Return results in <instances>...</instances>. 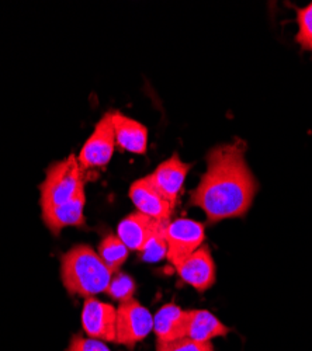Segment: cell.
I'll return each mask as SVG.
<instances>
[{
  "label": "cell",
  "mask_w": 312,
  "mask_h": 351,
  "mask_svg": "<svg viewBox=\"0 0 312 351\" xmlns=\"http://www.w3.org/2000/svg\"><path fill=\"white\" fill-rule=\"evenodd\" d=\"M97 254L112 273H117L128 258L130 250L117 235H111L110 233L100 242Z\"/></svg>",
  "instance_id": "16"
},
{
  "label": "cell",
  "mask_w": 312,
  "mask_h": 351,
  "mask_svg": "<svg viewBox=\"0 0 312 351\" xmlns=\"http://www.w3.org/2000/svg\"><path fill=\"white\" fill-rule=\"evenodd\" d=\"M67 351H111L103 341L91 337H82L79 335L71 339Z\"/></svg>",
  "instance_id": "21"
},
{
  "label": "cell",
  "mask_w": 312,
  "mask_h": 351,
  "mask_svg": "<svg viewBox=\"0 0 312 351\" xmlns=\"http://www.w3.org/2000/svg\"><path fill=\"white\" fill-rule=\"evenodd\" d=\"M206 228L202 222L190 218H178L170 221L166 229L167 260L176 270L183 263L204 245Z\"/></svg>",
  "instance_id": "4"
},
{
  "label": "cell",
  "mask_w": 312,
  "mask_h": 351,
  "mask_svg": "<svg viewBox=\"0 0 312 351\" xmlns=\"http://www.w3.org/2000/svg\"><path fill=\"white\" fill-rule=\"evenodd\" d=\"M160 221L154 219L148 215L141 214L138 211L125 217L117 228V237L131 252H141L154 230L158 228Z\"/></svg>",
  "instance_id": "13"
},
{
  "label": "cell",
  "mask_w": 312,
  "mask_h": 351,
  "mask_svg": "<svg viewBox=\"0 0 312 351\" xmlns=\"http://www.w3.org/2000/svg\"><path fill=\"white\" fill-rule=\"evenodd\" d=\"M117 308L101 302L96 297L84 300L82 311V326L88 337L100 341H116Z\"/></svg>",
  "instance_id": "7"
},
{
  "label": "cell",
  "mask_w": 312,
  "mask_h": 351,
  "mask_svg": "<svg viewBox=\"0 0 312 351\" xmlns=\"http://www.w3.org/2000/svg\"><path fill=\"white\" fill-rule=\"evenodd\" d=\"M190 169L191 165L183 162L180 156L175 154L162 162L147 178L152 187L175 208Z\"/></svg>",
  "instance_id": "8"
},
{
  "label": "cell",
  "mask_w": 312,
  "mask_h": 351,
  "mask_svg": "<svg viewBox=\"0 0 312 351\" xmlns=\"http://www.w3.org/2000/svg\"><path fill=\"white\" fill-rule=\"evenodd\" d=\"M84 191V176L76 156L53 163L41 184V210L62 206Z\"/></svg>",
  "instance_id": "3"
},
{
  "label": "cell",
  "mask_w": 312,
  "mask_h": 351,
  "mask_svg": "<svg viewBox=\"0 0 312 351\" xmlns=\"http://www.w3.org/2000/svg\"><path fill=\"white\" fill-rule=\"evenodd\" d=\"M154 332V316L135 298L121 302L117 308L116 341L132 348Z\"/></svg>",
  "instance_id": "5"
},
{
  "label": "cell",
  "mask_w": 312,
  "mask_h": 351,
  "mask_svg": "<svg viewBox=\"0 0 312 351\" xmlns=\"http://www.w3.org/2000/svg\"><path fill=\"white\" fill-rule=\"evenodd\" d=\"M297 43L307 51H312V2L297 10Z\"/></svg>",
  "instance_id": "19"
},
{
  "label": "cell",
  "mask_w": 312,
  "mask_h": 351,
  "mask_svg": "<svg viewBox=\"0 0 312 351\" xmlns=\"http://www.w3.org/2000/svg\"><path fill=\"white\" fill-rule=\"evenodd\" d=\"M128 195L138 213L158 221H170L173 207L152 187L148 178L134 182Z\"/></svg>",
  "instance_id": "10"
},
{
  "label": "cell",
  "mask_w": 312,
  "mask_h": 351,
  "mask_svg": "<svg viewBox=\"0 0 312 351\" xmlns=\"http://www.w3.org/2000/svg\"><path fill=\"white\" fill-rule=\"evenodd\" d=\"M176 271L186 284L198 292H204L215 284V263L206 245L195 250Z\"/></svg>",
  "instance_id": "9"
},
{
  "label": "cell",
  "mask_w": 312,
  "mask_h": 351,
  "mask_svg": "<svg viewBox=\"0 0 312 351\" xmlns=\"http://www.w3.org/2000/svg\"><path fill=\"white\" fill-rule=\"evenodd\" d=\"M258 183L245 160L243 145H219L207 155V170L190 194V204L200 208L210 223L246 215Z\"/></svg>",
  "instance_id": "1"
},
{
  "label": "cell",
  "mask_w": 312,
  "mask_h": 351,
  "mask_svg": "<svg viewBox=\"0 0 312 351\" xmlns=\"http://www.w3.org/2000/svg\"><path fill=\"white\" fill-rule=\"evenodd\" d=\"M116 146L121 151L144 155L148 149V130L145 125L130 119L120 111H111Z\"/></svg>",
  "instance_id": "11"
},
{
  "label": "cell",
  "mask_w": 312,
  "mask_h": 351,
  "mask_svg": "<svg viewBox=\"0 0 312 351\" xmlns=\"http://www.w3.org/2000/svg\"><path fill=\"white\" fill-rule=\"evenodd\" d=\"M156 351H214V346L183 337L175 341H156Z\"/></svg>",
  "instance_id": "20"
},
{
  "label": "cell",
  "mask_w": 312,
  "mask_h": 351,
  "mask_svg": "<svg viewBox=\"0 0 312 351\" xmlns=\"http://www.w3.org/2000/svg\"><path fill=\"white\" fill-rule=\"evenodd\" d=\"M106 294L110 298L119 301L120 304L130 301L134 298V294H135V282L128 274L117 271L115 273V276H112L106 289Z\"/></svg>",
  "instance_id": "18"
},
{
  "label": "cell",
  "mask_w": 312,
  "mask_h": 351,
  "mask_svg": "<svg viewBox=\"0 0 312 351\" xmlns=\"http://www.w3.org/2000/svg\"><path fill=\"white\" fill-rule=\"evenodd\" d=\"M170 221H160L158 228L154 230L151 238L139 252L141 258L147 263H156L166 257L167 254V242H166V229Z\"/></svg>",
  "instance_id": "17"
},
{
  "label": "cell",
  "mask_w": 312,
  "mask_h": 351,
  "mask_svg": "<svg viewBox=\"0 0 312 351\" xmlns=\"http://www.w3.org/2000/svg\"><path fill=\"white\" fill-rule=\"evenodd\" d=\"M112 273L91 246L77 245L61 256V278L68 294L84 300L106 292Z\"/></svg>",
  "instance_id": "2"
},
{
  "label": "cell",
  "mask_w": 312,
  "mask_h": 351,
  "mask_svg": "<svg viewBox=\"0 0 312 351\" xmlns=\"http://www.w3.org/2000/svg\"><path fill=\"white\" fill-rule=\"evenodd\" d=\"M190 311L175 304L163 305L154 316V333L158 341H175L187 337Z\"/></svg>",
  "instance_id": "12"
},
{
  "label": "cell",
  "mask_w": 312,
  "mask_h": 351,
  "mask_svg": "<svg viewBox=\"0 0 312 351\" xmlns=\"http://www.w3.org/2000/svg\"><path fill=\"white\" fill-rule=\"evenodd\" d=\"M84 204H86V195L83 191L62 206L43 210V221L53 235H60L61 230L68 226H83Z\"/></svg>",
  "instance_id": "14"
},
{
  "label": "cell",
  "mask_w": 312,
  "mask_h": 351,
  "mask_svg": "<svg viewBox=\"0 0 312 351\" xmlns=\"http://www.w3.org/2000/svg\"><path fill=\"white\" fill-rule=\"evenodd\" d=\"M230 333V328L225 326L222 322L206 309H191L187 337L200 341V343H211L215 337H222Z\"/></svg>",
  "instance_id": "15"
},
{
  "label": "cell",
  "mask_w": 312,
  "mask_h": 351,
  "mask_svg": "<svg viewBox=\"0 0 312 351\" xmlns=\"http://www.w3.org/2000/svg\"><path fill=\"white\" fill-rule=\"evenodd\" d=\"M116 149V136L112 128L111 112H107L96 124L93 134L84 142L77 156L80 166L84 169L104 167L111 160Z\"/></svg>",
  "instance_id": "6"
}]
</instances>
